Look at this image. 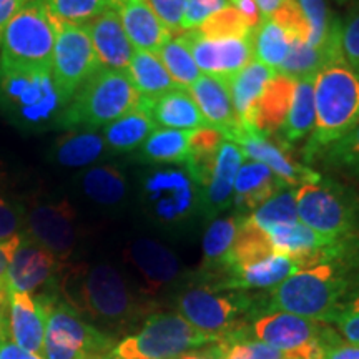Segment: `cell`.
<instances>
[{
    "label": "cell",
    "mask_w": 359,
    "mask_h": 359,
    "mask_svg": "<svg viewBox=\"0 0 359 359\" xmlns=\"http://www.w3.org/2000/svg\"><path fill=\"white\" fill-rule=\"evenodd\" d=\"M193 130L156 128L142 145V158L155 163H187Z\"/></svg>",
    "instance_id": "836d02e7"
},
{
    "label": "cell",
    "mask_w": 359,
    "mask_h": 359,
    "mask_svg": "<svg viewBox=\"0 0 359 359\" xmlns=\"http://www.w3.org/2000/svg\"><path fill=\"white\" fill-rule=\"evenodd\" d=\"M283 183L275 173L263 163L255 160H245L238 170L235 188H233V203L243 215H251L264 201L283 190Z\"/></svg>",
    "instance_id": "d4e9b609"
},
{
    "label": "cell",
    "mask_w": 359,
    "mask_h": 359,
    "mask_svg": "<svg viewBox=\"0 0 359 359\" xmlns=\"http://www.w3.org/2000/svg\"><path fill=\"white\" fill-rule=\"evenodd\" d=\"M195 30L208 39H243L250 37L255 32L246 25L241 13L233 6L215 12Z\"/></svg>",
    "instance_id": "7bdbcfd3"
},
{
    "label": "cell",
    "mask_w": 359,
    "mask_h": 359,
    "mask_svg": "<svg viewBox=\"0 0 359 359\" xmlns=\"http://www.w3.org/2000/svg\"><path fill=\"white\" fill-rule=\"evenodd\" d=\"M294 200L299 222L323 236L343 240L356 228V205L344 188L330 180L299 185Z\"/></svg>",
    "instance_id": "8fae6325"
},
{
    "label": "cell",
    "mask_w": 359,
    "mask_h": 359,
    "mask_svg": "<svg viewBox=\"0 0 359 359\" xmlns=\"http://www.w3.org/2000/svg\"><path fill=\"white\" fill-rule=\"evenodd\" d=\"M314 128V79L294 82L293 102L283 125V135L288 143H294L311 133Z\"/></svg>",
    "instance_id": "8d00e7d4"
},
{
    "label": "cell",
    "mask_w": 359,
    "mask_h": 359,
    "mask_svg": "<svg viewBox=\"0 0 359 359\" xmlns=\"http://www.w3.org/2000/svg\"><path fill=\"white\" fill-rule=\"evenodd\" d=\"M20 236L22 235L12 238V240L0 241V288H7L8 266H11L13 253L20 243Z\"/></svg>",
    "instance_id": "816d5d0a"
},
{
    "label": "cell",
    "mask_w": 359,
    "mask_h": 359,
    "mask_svg": "<svg viewBox=\"0 0 359 359\" xmlns=\"http://www.w3.org/2000/svg\"><path fill=\"white\" fill-rule=\"evenodd\" d=\"M27 2L29 0H0V42H2V35L6 32L8 22Z\"/></svg>",
    "instance_id": "11a10c76"
},
{
    "label": "cell",
    "mask_w": 359,
    "mask_h": 359,
    "mask_svg": "<svg viewBox=\"0 0 359 359\" xmlns=\"http://www.w3.org/2000/svg\"><path fill=\"white\" fill-rule=\"evenodd\" d=\"M43 2L55 19L75 25H87L88 22L111 8V0H43Z\"/></svg>",
    "instance_id": "b9f144b4"
},
{
    "label": "cell",
    "mask_w": 359,
    "mask_h": 359,
    "mask_svg": "<svg viewBox=\"0 0 359 359\" xmlns=\"http://www.w3.org/2000/svg\"><path fill=\"white\" fill-rule=\"evenodd\" d=\"M65 264L58 280V293L80 314L107 326H125L138 316L140 304L114 266Z\"/></svg>",
    "instance_id": "7a4b0ae2"
},
{
    "label": "cell",
    "mask_w": 359,
    "mask_h": 359,
    "mask_svg": "<svg viewBox=\"0 0 359 359\" xmlns=\"http://www.w3.org/2000/svg\"><path fill=\"white\" fill-rule=\"evenodd\" d=\"M348 250L338 258L299 269L271 288L268 311H285L308 320L333 323L339 308L353 291Z\"/></svg>",
    "instance_id": "6da1fadb"
},
{
    "label": "cell",
    "mask_w": 359,
    "mask_h": 359,
    "mask_svg": "<svg viewBox=\"0 0 359 359\" xmlns=\"http://www.w3.org/2000/svg\"><path fill=\"white\" fill-rule=\"evenodd\" d=\"M219 359H286L278 349L251 338L248 327L213 344Z\"/></svg>",
    "instance_id": "f35d334b"
},
{
    "label": "cell",
    "mask_w": 359,
    "mask_h": 359,
    "mask_svg": "<svg viewBox=\"0 0 359 359\" xmlns=\"http://www.w3.org/2000/svg\"><path fill=\"white\" fill-rule=\"evenodd\" d=\"M125 74H127L140 98H155L172 92L175 88H180V85L165 69L160 57L151 52L133 50Z\"/></svg>",
    "instance_id": "83f0119b"
},
{
    "label": "cell",
    "mask_w": 359,
    "mask_h": 359,
    "mask_svg": "<svg viewBox=\"0 0 359 359\" xmlns=\"http://www.w3.org/2000/svg\"><path fill=\"white\" fill-rule=\"evenodd\" d=\"M275 253L276 251L273 248L268 233L259 228L257 223L251 222L248 217H243L240 219L226 271L230 273L233 269L258 263Z\"/></svg>",
    "instance_id": "d6a6232c"
},
{
    "label": "cell",
    "mask_w": 359,
    "mask_h": 359,
    "mask_svg": "<svg viewBox=\"0 0 359 359\" xmlns=\"http://www.w3.org/2000/svg\"><path fill=\"white\" fill-rule=\"evenodd\" d=\"M178 313H155L135 334L115 344L110 359H177L191 349L218 343Z\"/></svg>",
    "instance_id": "ba28073f"
},
{
    "label": "cell",
    "mask_w": 359,
    "mask_h": 359,
    "mask_svg": "<svg viewBox=\"0 0 359 359\" xmlns=\"http://www.w3.org/2000/svg\"><path fill=\"white\" fill-rule=\"evenodd\" d=\"M102 69L85 25L57 19V40L52 58V79L67 105L79 88Z\"/></svg>",
    "instance_id": "7c38bea8"
},
{
    "label": "cell",
    "mask_w": 359,
    "mask_h": 359,
    "mask_svg": "<svg viewBox=\"0 0 359 359\" xmlns=\"http://www.w3.org/2000/svg\"><path fill=\"white\" fill-rule=\"evenodd\" d=\"M359 123V75L344 58L331 62L314 77V128L304 150L320 155Z\"/></svg>",
    "instance_id": "3957f363"
},
{
    "label": "cell",
    "mask_w": 359,
    "mask_h": 359,
    "mask_svg": "<svg viewBox=\"0 0 359 359\" xmlns=\"http://www.w3.org/2000/svg\"><path fill=\"white\" fill-rule=\"evenodd\" d=\"M0 359H43L39 354L29 353L15 343H12L8 338L0 336Z\"/></svg>",
    "instance_id": "db71d44e"
},
{
    "label": "cell",
    "mask_w": 359,
    "mask_h": 359,
    "mask_svg": "<svg viewBox=\"0 0 359 359\" xmlns=\"http://www.w3.org/2000/svg\"><path fill=\"white\" fill-rule=\"evenodd\" d=\"M128 263L145 283L147 293L154 294L173 283L180 275V259L172 250L151 238H138L125 251Z\"/></svg>",
    "instance_id": "ffe728a7"
},
{
    "label": "cell",
    "mask_w": 359,
    "mask_h": 359,
    "mask_svg": "<svg viewBox=\"0 0 359 359\" xmlns=\"http://www.w3.org/2000/svg\"><path fill=\"white\" fill-rule=\"evenodd\" d=\"M64 107L52 72L0 67V111L13 125L29 132L57 127Z\"/></svg>",
    "instance_id": "5b68a950"
},
{
    "label": "cell",
    "mask_w": 359,
    "mask_h": 359,
    "mask_svg": "<svg viewBox=\"0 0 359 359\" xmlns=\"http://www.w3.org/2000/svg\"><path fill=\"white\" fill-rule=\"evenodd\" d=\"M57 19L43 0H29L6 27L0 67L11 70L52 72Z\"/></svg>",
    "instance_id": "8992f818"
},
{
    "label": "cell",
    "mask_w": 359,
    "mask_h": 359,
    "mask_svg": "<svg viewBox=\"0 0 359 359\" xmlns=\"http://www.w3.org/2000/svg\"><path fill=\"white\" fill-rule=\"evenodd\" d=\"M285 0H257L262 17H269Z\"/></svg>",
    "instance_id": "91938a15"
},
{
    "label": "cell",
    "mask_w": 359,
    "mask_h": 359,
    "mask_svg": "<svg viewBox=\"0 0 359 359\" xmlns=\"http://www.w3.org/2000/svg\"><path fill=\"white\" fill-rule=\"evenodd\" d=\"M142 110L151 116L156 127L170 130L210 128L188 88H175L155 98H140Z\"/></svg>",
    "instance_id": "603a6c76"
},
{
    "label": "cell",
    "mask_w": 359,
    "mask_h": 359,
    "mask_svg": "<svg viewBox=\"0 0 359 359\" xmlns=\"http://www.w3.org/2000/svg\"><path fill=\"white\" fill-rule=\"evenodd\" d=\"M85 196L102 206L118 205L127 196V178L114 165L90 167L80 175Z\"/></svg>",
    "instance_id": "1f68e13d"
},
{
    "label": "cell",
    "mask_w": 359,
    "mask_h": 359,
    "mask_svg": "<svg viewBox=\"0 0 359 359\" xmlns=\"http://www.w3.org/2000/svg\"><path fill=\"white\" fill-rule=\"evenodd\" d=\"M156 55L160 57L165 69L168 70V74L180 87L190 88L201 77V72L193 60L190 48L178 35L167 40Z\"/></svg>",
    "instance_id": "74e56055"
},
{
    "label": "cell",
    "mask_w": 359,
    "mask_h": 359,
    "mask_svg": "<svg viewBox=\"0 0 359 359\" xmlns=\"http://www.w3.org/2000/svg\"><path fill=\"white\" fill-rule=\"evenodd\" d=\"M178 37L190 48L200 72L228 82L255 60L253 35L243 39H208L193 29L178 34Z\"/></svg>",
    "instance_id": "5bb4252c"
},
{
    "label": "cell",
    "mask_w": 359,
    "mask_h": 359,
    "mask_svg": "<svg viewBox=\"0 0 359 359\" xmlns=\"http://www.w3.org/2000/svg\"><path fill=\"white\" fill-rule=\"evenodd\" d=\"M238 217L213 219L203 236V268L218 271L228 269L231 248L240 226Z\"/></svg>",
    "instance_id": "d590c367"
},
{
    "label": "cell",
    "mask_w": 359,
    "mask_h": 359,
    "mask_svg": "<svg viewBox=\"0 0 359 359\" xmlns=\"http://www.w3.org/2000/svg\"><path fill=\"white\" fill-rule=\"evenodd\" d=\"M333 325L338 327L344 341L359 344V288H353L351 293L339 308Z\"/></svg>",
    "instance_id": "bcb514c9"
},
{
    "label": "cell",
    "mask_w": 359,
    "mask_h": 359,
    "mask_svg": "<svg viewBox=\"0 0 359 359\" xmlns=\"http://www.w3.org/2000/svg\"><path fill=\"white\" fill-rule=\"evenodd\" d=\"M230 2L231 6L241 13V17H243V20L246 22V25H248L251 30L257 29L259 22L263 19L262 13H259L257 0H230Z\"/></svg>",
    "instance_id": "f5cc1de1"
},
{
    "label": "cell",
    "mask_w": 359,
    "mask_h": 359,
    "mask_svg": "<svg viewBox=\"0 0 359 359\" xmlns=\"http://www.w3.org/2000/svg\"><path fill=\"white\" fill-rule=\"evenodd\" d=\"M294 82L285 75L276 74L269 80L263 95L255 105L251 114L248 128L257 130L258 133L268 137L269 133L278 132L286 122L293 102Z\"/></svg>",
    "instance_id": "484cf974"
},
{
    "label": "cell",
    "mask_w": 359,
    "mask_h": 359,
    "mask_svg": "<svg viewBox=\"0 0 359 359\" xmlns=\"http://www.w3.org/2000/svg\"><path fill=\"white\" fill-rule=\"evenodd\" d=\"M7 316H8V291L7 288H0V336H4V338H8Z\"/></svg>",
    "instance_id": "6f0895ef"
},
{
    "label": "cell",
    "mask_w": 359,
    "mask_h": 359,
    "mask_svg": "<svg viewBox=\"0 0 359 359\" xmlns=\"http://www.w3.org/2000/svg\"><path fill=\"white\" fill-rule=\"evenodd\" d=\"M243 161L245 155L236 143L230 140L222 142L212 178L198 191L200 210L206 218H217V215L224 212L233 203V188H235L238 170Z\"/></svg>",
    "instance_id": "44dd1931"
},
{
    "label": "cell",
    "mask_w": 359,
    "mask_h": 359,
    "mask_svg": "<svg viewBox=\"0 0 359 359\" xmlns=\"http://www.w3.org/2000/svg\"><path fill=\"white\" fill-rule=\"evenodd\" d=\"M253 308V299L243 291L223 290L219 286L190 288L178 296V309L196 330L222 341L245 331V318Z\"/></svg>",
    "instance_id": "30bf717a"
},
{
    "label": "cell",
    "mask_w": 359,
    "mask_h": 359,
    "mask_svg": "<svg viewBox=\"0 0 359 359\" xmlns=\"http://www.w3.org/2000/svg\"><path fill=\"white\" fill-rule=\"evenodd\" d=\"M156 128L158 127L151 120V116L140 107H137L135 110L116 118L115 122L107 125L102 137L107 148L111 151H132L142 147Z\"/></svg>",
    "instance_id": "4dcf8cb0"
},
{
    "label": "cell",
    "mask_w": 359,
    "mask_h": 359,
    "mask_svg": "<svg viewBox=\"0 0 359 359\" xmlns=\"http://www.w3.org/2000/svg\"><path fill=\"white\" fill-rule=\"evenodd\" d=\"M231 6L230 0H187L185 12H183L180 30H193L200 27L203 22L213 15L215 12Z\"/></svg>",
    "instance_id": "7dc6e473"
},
{
    "label": "cell",
    "mask_w": 359,
    "mask_h": 359,
    "mask_svg": "<svg viewBox=\"0 0 359 359\" xmlns=\"http://www.w3.org/2000/svg\"><path fill=\"white\" fill-rule=\"evenodd\" d=\"M276 24H280L286 34L293 39V42H306L308 40V24L304 19L302 7L296 0H285L275 12L269 15Z\"/></svg>",
    "instance_id": "f6af8a7d"
},
{
    "label": "cell",
    "mask_w": 359,
    "mask_h": 359,
    "mask_svg": "<svg viewBox=\"0 0 359 359\" xmlns=\"http://www.w3.org/2000/svg\"><path fill=\"white\" fill-rule=\"evenodd\" d=\"M148 2H150L161 24L167 27L170 32L178 34L187 0H148Z\"/></svg>",
    "instance_id": "f907efd6"
},
{
    "label": "cell",
    "mask_w": 359,
    "mask_h": 359,
    "mask_svg": "<svg viewBox=\"0 0 359 359\" xmlns=\"http://www.w3.org/2000/svg\"><path fill=\"white\" fill-rule=\"evenodd\" d=\"M325 359H359V344L341 341L326 353Z\"/></svg>",
    "instance_id": "9f6ffc18"
},
{
    "label": "cell",
    "mask_w": 359,
    "mask_h": 359,
    "mask_svg": "<svg viewBox=\"0 0 359 359\" xmlns=\"http://www.w3.org/2000/svg\"><path fill=\"white\" fill-rule=\"evenodd\" d=\"M190 93L206 125L222 133L224 140H231L241 128L231 100V82L212 75H201L190 87Z\"/></svg>",
    "instance_id": "d6986e66"
},
{
    "label": "cell",
    "mask_w": 359,
    "mask_h": 359,
    "mask_svg": "<svg viewBox=\"0 0 359 359\" xmlns=\"http://www.w3.org/2000/svg\"><path fill=\"white\" fill-rule=\"evenodd\" d=\"M145 190L151 215L165 226L178 228L187 224L195 208H198V190L190 175L185 177L183 173L173 172L158 173L148 178Z\"/></svg>",
    "instance_id": "2e32d148"
},
{
    "label": "cell",
    "mask_w": 359,
    "mask_h": 359,
    "mask_svg": "<svg viewBox=\"0 0 359 359\" xmlns=\"http://www.w3.org/2000/svg\"><path fill=\"white\" fill-rule=\"evenodd\" d=\"M111 8L122 22L135 50L158 53L172 32L161 24L148 0H111Z\"/></svg>",
    "instance_id": "7402d4cb"
},
{
    "label": "cell",
    "mask_w": 359,
    "mask_h": 359,
    "mask_svg": "<svg viewBox=\"0 0 359 359\" xmlns=\"http://www.w3.org/2000/svg\"><path fill=\"white\" fill-rule=\"evenodd\" d=\"M107 145L102 133L93 130H72L55 142L52 158L65 168H85L95 163L105 154Z\"/></svg>",
    "instance_id": "f1b7e54d"
},
{
    "label": "cell",
    "mask_w": 359,
    "mask_h": 359,
    "mask_svg": "<svg viewBox=\"0 0 359 359\" xmlns=\"http://www.w3.org/2000/svg\"><path fill=\"white\" fill-rule=\"evenodd\" d=\"M47 304L40 294L8 291V339L25 351L42 356Z\"/></svg>",
    "instance_id": "ac0fdd59"
},
{
    "label": "cell",
    "mask_w": 359,
    "mask_h": 359,
    "mask_svg": "<svg viewBox=\"0 0 359 359\" xmlns=\"http://www.w3.org/2000/svg\"><path fill=\"white\" fill-rule=\"evenodd\" d=\"M293 39L280 24L269 17H263L253 32V50L259 64L278 70L286 60L293 45Z\"/></svg>",
    "instance_id": "e575fe53"
},
{
    "label": "cell",
    "mask_w": 359,
    "mask_h": 359,
    "mask_svg": "<svg viewBox=\"0 0 359 359\" xmlns=\"http://www.w3.org/2000/svg\"><path fill=\"white\" fill-rule=\"evenodd\" d=\"M24 230V208L0 195V241L12 240Z\"/></svg>",
    "instance_id": "681fc988"
},
{
    "label": "cell",
    "mask_w": 359,
    "mask_h": 359,
    "mask_svg": "<svg viewBox=\"0 0 359 359\" xmlns=\"http://www.w3.org/2000/svg\"><path fill=\"white\" fill-rule=\"evenodd\" d=\"M276 75V72L269 67L259 64L258 60L250 62L243 70H240L231 80V100L235 107L236 116L243 127L248 128L251 114L255 105L263 95L269 80Z\"/></svg>",
    "instance_id": "f546056e"
},
{
    "label": "cell",
    "mask_w": 359,
    "mask_h": 359,
    "mask_svg": "<svg viewBox=\"0 0 359 359\" xmlns=\"http://www.w3.org/2000/svg\"><path fill=\"white\" fill-rule=\"evenodd\" d=\"M230 142L236 143L243 151L245 158L255 160L268 167L276 175L283 185H304V183H316L321 177L308 167H303L298 161L291 158V155L281 145L271 142L268 137L258 133L257 130L246 128L241 125L235 137Z\"/></svg>",
    "instance_id": "e0dca14e"
},
{
    "label": "cell",
    "mask_w": 359,
    "mask_h": 359,
    "mask_svg": "<svg viewBox=\"0 0 359 359\" xmlns=\"http://www.w3.org/2000/svg\"><path fill=\"white\" fill-rule=\"evenodd\" d=\"M22 235L67 263L77 245V212L65 198L34 201L24 212Z\"/></svg>",
    "instance_id": "4fadbf2b"
},
{
    "label": "cell",
    "mask_w": 359,
    "mask_h": 359,
    "mask_svg": "<svg viewBox=\"0 0 359 359\" xmlns=\"http://www.w3.org/2000/svg\"><path fill=\"white\" fill-rule=\"evenodd\" d=\"M308 24L306 43L313 48H323L333 37L339 22L331 19L325 0H296Z\"/></svg>",
    "instance_id": "ab89813d"
},
{
    "label": "cell",
    "mask_w": 359,
    "mask_h": 359,
    "mask_svg": "<svg viewBox=\"0 0 359 359\" xmlns=\"http://www.w3.org/2000/svg\"><path fill=\"white\" fill-rule=\"evenodd\" d=\"M341 53L344 62L359 75V7L341 24Z\"/></svg>",
    "instance_id": "c3c4849f"
},
{
    "label": "cell",
    "mask_w": 359,
    "mask_h": 359,
    "mask_svg": "<svg viewBox=\"0 0 359 359\" xmlns=\"http://www.w3.org/2000/svg\"><path fill=\"white\" fill-rule=\"evenodd\" d=\"M138 105L140 95L127 74L102 67L64 107L57 127L70 130L107 127Z\"/></svg>",
    "instance_id": "277c9868"
},
{
    "label": "cell",
    "mask_w": 359,
    "mask_h": 359,
    "mask_svg": "<svg viewBox=\"0 0 359 359\" xmlns=\"http://www.w3.org/2000/svg\"><path fill=\"white\" fill-rule=\"evenodd\" d=\"M321 155L331 168L359 178V123L339 140L326 147Z\"/></svg>",
    "instance_id": "ee69618b"
},
{
    "label": "cell",
    "mask_w": 359,
    "mask_h": 359,
    "mask_svg": "<svg viewBox=\"0 0 359 359\" xmlns=\"http://www.w3.org/2000/svg\"><path fill=\"white\" fill-rule=\"evenodd\" d=\"M296 271H299V268L288 257L275 253L258 263L233 269L230 271V278L224 280L219 288L238 291L269 290L294 275Z\"/></svg>",
    "instance_id": "4316f807"
},
{
    "label": "cell",
    "mask_w": 359,
    "mask_h": 359,
    "mask_svg": "<svg viewBox=\"0 0 359 359\" xmlns=\"http://www.w3.org/2000/svg\"><path fill=\"white\" fill-rule=\"evenodd\" d=\"M177 359H219L217 351H215V346H210L206 349H191V351H188L185 354H182V356L177 358Z\"/></svg>",
    "instance_id": "680465c9"
},
{
    "label": "cell",
    "mask_w": 359,
    "mask_h": 359,
    "mask_svg": "<svg viewBox=\"0 0 359 359\" xmlns=\"http://www.w3.org/2000/svg\"><path fill=\"white\" fill-rule=\"evenodd\" d=\"M85 27H87L100 65L111 70H127L135 48L114 8L103 12Z\"/></svg>",
    "instance_id": "cb8c5ba5"
},
{
    "label": "cell",
    "mask_w": 359,
    "mask_h": 359,
    "mask_svg": "<svg viewBox=\"0 0 359 359\" xmlns=\"http://www.w3.org/2000/svg\"><path fill=\"white\" fill-rule=\"evenodd\" d=\"M248 334L278 349L286 359H325L326 353L343 341L326 323L285 311L259 314Z\"/></svg>",
    "instance_id": "9c48e42d"
},
{
    "label": "cell",
    "mask_w": 359,
    "mask_h": 359,
    "mask_svg": "<svg viewBox=\"0 0 359 359\" xmlns=\"http://www.w3.org/2000/svg\"><path fill=\"white\" fill-rule=\"evenodd\" d=\"M248 218L253 223H257L259 228H263L264 231L278 226V224L299 222L298 212H296L294 191L281 190L276 193L275 196L264 201L258 210L248 215Z\"/></svg>",
    "instance_id": "60d3db41"
},
{
    "label": "cell",
    "mask_w": 359,
    "mask_h": 359,
    "mask_svg": "<svg viewBox=\"0 0 359 359\" xmlns=\"http://www.w3.org/2000/svg\"><path fill=\"white\" fill-rule=\"evenodd\" d=\"M47 304L43 359H110L116 341L82 318L58 290L40 293Z\"/></svg>",
    "instance_id": "52a82bcc"
},
{
    "label": "cell",
    "mask_w": 359,
    "mask_h": 359,
    "mask_svg": "<svg viewBox=\"0 0 359 359\" xmlns=\"http://www.w3.org/2000/svg\"><path fill=\"white\" fill-rule=\"evenodd\" d=\"M62 266L64 263L58 262L50 251L22 235L8 266L7 291L35 296L58 290Z\"/></svg>",
    "instance_id": "9a60e30c"
}]
</instances>
